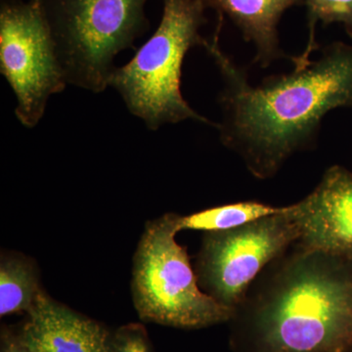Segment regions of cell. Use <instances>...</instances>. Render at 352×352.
Wrapping results in <instances>:
<instances>
[{
	"label": "cell",
	"instance_id": "obj_1",
	"mask_svg": "<svg viewBox=\"0 0 352 352\" xmlns=\"http://www.w3.org/2000/svg\"><path fill=\"white\" fill-rule=\"evenodd\" d=\"M222 21L203 45L224 82V120L217 127L222 142L242 155L254 176L270 177L293 153L309 147L326 113L352 108V46L330 44L316 61L252 87L220 48Z\"/></svg>",
	"mask_w": 352,
	"mask_h": 352
},
{
	"label": "cell",
	"instance_id": "obj_2",
	"mask_svg": "<svg viewBox=\"0 0 352 352\" xmlns=\"http://www.w3.org/2000/svg\"><path fill=\"white\" fill-rule=\"evenodd\" d=\"M284 256L241 305L258 351L352 352V263L298 247Z\"/></svg>",
	"mask_w": 352,
	"mask_h": 352
},
{
	"label": "cell",
	"instance_id": "obj_3",
	"mask_svg": "<svg viewBox=\"0 0 352 352\" xmlns=\"http://www.w3.org/2000/svg\"><path fill=\"white\" fill-rule=\"evenodd\" d=\"M201 0H164V13L154 34L129 63L115 68L109 87L117 90L132 115L152 131L186 120L210 124L183 98L182 65L187 52L204 45L206 23Z\"/></svg>",
	"mask_w": 352,
	"mask_h": 352
},
{
	"label": "cell",
	"instance_id": "obj_4",
	"mask_svg": "<svg viewBox=\"0 0 352 352\" xmlns=\"http://www.w3.org/2000/svg\"><path fill=\"white\" fill-rule=\"evenodd\" d=\"M147 0H39L68 85L101 94L120 51L147 30Z\"/></svg>",
	"mask_w": 352,
	"mask_h": 352
},
{
	"label": "cell",
	"instance_id": "obj_5",
	"mask_svg": "<svg viewBox=\"0 0 352 352\" xmlns=\"http://www.w3.org/2000/svg\"><path fill=\"white\" fill-rule=\"evenodd\" d=\"M179 217L168 214L150 222L134 258L132 293L142 320L182 329L223 323L236 315L201 292L186 250L176 242Z\"/></svg>",
	"mask_w": 352,
	"mask_h": 352
},
{
	"label": "cell",
	"instance_id": "obj_6",
	"mask_svg": "<svg viewBox=\"0 0 352 352\" xmlns=\"http://www.w3.org/2000/svg\"><path fill=\"white\" fill-rule=\"evenodd\" d=\"M0 72L17 98V119L28 129L38 126L50 97L68 85L39 0L2 6Z\"/></svg>",
	"mask_w": 352,
	"mask_h": 352
},
{
	"label": "cell",
	"instance_id": "obj_7",
	"mask_svg": "<svg viewBox=\"0 0 352 352\" xmlns=\"http://www.w3.org/2000/svg\"><path fill=\"white\" fill-rule=\"evenodd\" d=\"M298 238L292 206L240 228L208 233L199 256V277L208 295L237 310L259 273Z\"/></svg>",
	"mask_w": 352,
	"mask_h": 352
},
{
	"label": "cell",
	"instance_id": "obj_8",
	"mask_svg": "<svg viewBox=\"0 0 352 352\" xmlns=\"http://www.w3.org/2000/svg\"><path fill=\"white\" fill-rule=\"evenodd\" d=\"M300 238L298 248L352 263V173L333 166L318 186L292 205Z\"/></svg>",
	"mask_w": 352,
	"mask_h": 352
},
{
	"label": "cell",
	"instance_id": "obj_9",
	"mask_svg": "<svg viewBox=\"0 0 352 352\" xmlns=\"http://www.w3.org/2000/svg\"><path fill=\"white\" fill-rule=\"evenodd\" d=\"M32 352H112V335L99 322L76 314L39 289L17 333Z\"/></svg>",
	"mask_w": 352,
	"mask_h": 352
},
{
	"label": "cell",
	"instance_id": "obj_10",
	"mask_svg": "<svg viewBox=\"0 0 352 352\" xmlns=\"http://www.w3.org/2000/svg\"><path fill=\"white\" fill-rule=\"evenodd\" d=\"M220 15H227L239 28L247 41L256 48V63L268 66L284 57L278 38V24L289 7L303 0H201Z\"/></svg>",
	"mask_w": 352,
	"mask_h": 352
},
{
	"label": "cell",
	"instance_id": "obj_11",
	"mask_svg": "<svg viewBox=\"0 0 352 352\" xmlns=\"http://www.w3.org/2000/svg\"><path fill=\"white\" fill-rule=\"evenodd\" d=\"M286 207H273L259 201H240L179 217V230L210 232L233 230L252 222L284 212Z\"/></svg>",
	"mask_w": 352,
	"mask_h": 352
},
{
	"label": "cell",
	"instance_id": "obj_12",
	"mask_svg": "<svg viewBox=\"0 0 352 352\" xmlns=\"http://www.w3.org/2000/svg\"><path fill=\"white\" fill-rule=\"evenodd\" d=\"M39 292L36 272L23 258H6L0 265V315L29 311Z\"/></svg>",
	"mask_w": 352,
	"mask_h": 352
},
{
	"label": "cell",
	"instance_id": "obj_13",
	"mask_svg": "<svg viewBox=\"0 0 352 352\" xmlns=\"http://www.w3.org/2000/svg\"><path fill=\"white\" fill-rule=\"evenodd\" d=\"M307 7L309 41L305 53L294 57L296 68H303L309 63V56L316 48L315 27L317 23L323 25L339 23L344 25L346 34L352 38V0H303Z\"/></svg>",
	"mask_w": 352,
	"mask_h": 352
},
{
	"label": "cell",
	"instance_id": "obj_14",
	"mask_svg": "<svg viewBox=\"0 0 352 352\" xmlns=\"http://www.w3.org/2000/svg\"><path fill=\"white\" fill-rule=\"evenodd\" d=\"M112 352H153L144 326L131 323L115 331L112 335Z\"/></svg>",
	"mask_w": 352,
	"mask_h": 352
},
{
	"label": "cell",
	"instance_id": "obj_15",
	"mask_svg": "<svg viewBox=\"0 0 352 352\" xmlns=\"http://www.w3.org/2000/svg\"><path fill=\"white\" fill-rule=\"evenodd\" d=\"M1 352H32L25 349L18 340L17 336L11 331H2Z\"/></svg>",
	"mask_w": 352,
	"mask_h": 352
}]
</instances>
